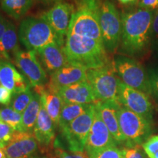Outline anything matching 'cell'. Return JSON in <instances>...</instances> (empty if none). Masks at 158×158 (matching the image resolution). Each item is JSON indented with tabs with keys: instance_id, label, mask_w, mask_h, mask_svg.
Here are the masks:
<instances>
[{
	"instance_id": "6da1fadb",
	"label": "cell",
	"mask_w": 158,
	"mask_h": 158,
	"mask_svg": "<svg viewBox=\"0 0 158 158\" xmlns=\"http://www.w3.org/2000/svg\"><path fill=\"white\" fill-rule=\"evenodd\" d=\"M155 10L138 7L122 13V49L132 56L145 54L152 43V22Z\"/></svg>"
},
{
	"instance_id": "7a4b0ae2",
	"label": "cell",
	"mask_w": 158,
	"mask_h": 158,
	"mask_svg": "<svg viewBox=\"0 0 158 158\" xmlns=\"http://www.w3.org/2000/svg\"><path fill=\"white\" fill-rule=\"evenodd\" d=\"M64 52L70 64L79 65L88 70L110 64L103 43L87 37L68 35Z\"/></svg>"
},
{
	"instance_id": "3957f363",
	"label": "cell",
	"mask_w": 158,
	"mask_h": 158,
	"mask_svg": "<svg viewBox=\"0 0 158 158\" xmlns=\"http://www.w3.org/2000/svg\"><path fill=\"white\" fill-rule=\"evenodd\" d=\"M100 0H77L68 35L94 39L103 43L100 24Z\"/></svg>"
},
{
	"instance_id": "277c9868",
	"label": "cell",
	"mask_w": 158,
	"mask_h": 158,
	"mask_svg": "<svg viewBox=\"0 0 158 158\" xmlns=\"http://www.w3.org/2000/svg\"><path fill=\"white\" fill-rule=\"evenodd\" d=\"M19 39L28 51L37 52L48 44L59 42L58 37L46 21L42 19L27 18L19 25Z\"/></svg>"
},
{
	"instance_id": "5b68a950",
	"label": "cell",
	"mask_w": 158,
	"mask_h": 158,
	"mask_svg": "<svg viewBox=\"0 0 158 158\" xmlns=\"http://www.w3.org/2000/svg\"><path fill=\"white\" fill-rule=\"evenodd\" d=\"M120 129L126 139V147L141 146L152 136V122L121 106L118 110Z\"/></svg>"
},
{
	"instance_id": "8992f818",
	"label": "cell",
	"mask_w": 158,
	"mask_h": 158,
	"mask_svg": "<svg viewBox=\"0 0 158 158\" xmlns=\"http://www.w3.org/2000/svg\"><path fill=\"white\" fill-rule=\"evenodd\" d=\"M86 78L98 101H118L119 78L112 63L101 68L88 69Z\"/></svg>"
},
{
	"instance_id": "52a82bcc",
	"label": "cell",
	"mask_w": 158,
	"mask_h": 158,
	"mask_svg": "<svg viewBox=\"0 0 158 158\" xmlns=\"http://www.w3.org/2000/svg\"><path fill=\"white\" fill-rule=\"evenodd\" d=\"M112 64L115 73L124 84L141 91L150 97L148 73L141 63L130 57L117 56Z\"/></svg>"
},
{
	"instance_id": "ba28073f",
	"label": "cell",
	"mask_w": 158,
	"mask_h": 158,
	"mask_svg": "<svg viewBox=\"0 0 158 158\" xmlns=\"http://www.w3.org/2000/svg\"><path fill=\"white\" fill-rule=\"evenodd\" d=\"M100 24L105 48L113 53L121 42L122 20L115 5L108 0L104 1L100 7Z\"/></svg>"
},
{
	"instance_id": "9c48e42d",
	"label": "cell",
	"mask_w": 158,
	"mask_h": 158,
	"mask_svg": "<svg viewBox=\"0 0 158 158\" xmlns=\"http://www.w3.org/2000/svg\"><path fill=\"white\" fill-rule=\"evenodd\" d=\"M95 105L90 104L87 110L61 130L70 151L84 152L93 123Z\"/></svg>"
},
{
	"instance_id": "30bf717a",
	"label": "cell",
	"mask_w": 158,
	"mask_h": 158,
	"mask_svg": "<svg viewBox=\"0 0 158 158\" xmlns=\"http://www.w3.org/2000/svg\"><path fill=\"white\" fill-rule=\"evenodd\" d=\"M118 102L134 113L153 122L154 107L149 96L141 91L131 88L118 80Z\"/></svg>"
},
{
	"instance_id": "8fae6325",
	"label": "cell",
	"mask_w": 158,
	"mask_h": 158,
	"mask_svg": "<svg viewBox=\"0 0 158 158\" xmlns=\"http://www.w3.org/2000/svg\"><path fill=\"white\" fill-rule=\"evenodd\" d=\"M15 64L32 87L44 86L47 74L35 51L18 50L14 53Z\"/></svg>"
},
{
	"instance_id": "7c38bea8",
	"label": "cell",
	"mask_w": 158,
	"mask_h": 158,
	"mask_svg": "<svg viewBox=\"0 0 158 158\" xmlns=\"http://www.w3.org/2000/svg\"><path fill=\"white\" fill-rule=\"evenodd\" d=\"M75 7L73 5L65 2L55 3L49 10L41 15L40 19L50 25L58 37L59 42L64 45L65 38L68 35L69 27Z\"/></svg>"
},
{
	"instance_id": "4fadbf2b",
	"label": "cell",
	"mask_w": 158,
	"mask_h": 158,
	"mask_svg": "<svg viewBox=\"0 0 158 158\" xmlns=\"http://www.w3.org/2000/svg\"><path fill=\"white\" fill-rule=\"evenodd\" d=\"M116 145L117 143L102 120L101 116L95 106L93 123L85 146L86 153L89 155L105 148L116 147Z\"/></svg>"
},
{
	"instance_id": "5bb4252c",
	"label": "cell",
	"mask_w": 158,
	"mask_h": 158,
	"mask_svg": "<svg viewBox=\"0 0 158 158\" xmlns=\"http://www.w3.org/2000/svg\"><path fill=\"white\" fill-rule=\"evenodd\" d=\"M38 143L32 133L15 131L4 148L7 158H34Z\"/></svg>"
},
{
	"instance_id": "9a60e30c",
	"label": "cell",
	"mask_w": 158,
	"mask_h": 158,
	"mask_svg": "<svg viewBox=\"0 0 158 158\" xmlns=\"http://www.w3.org/2000/svg\"><path fill=\"white\" fill-rule=\"evenodd\" d=\"M102 120L117 144H125L126 139L120 129L118 110L122 105L118 101H98L95 102Z\"/></svg>"
},
{
	"instance_id": "2e32d148",
	"label": "cell",
	"mask_w": 158,
	"mask_h": 158,
	"mask_svg": "<svg viewBox=\"0 0 158 158\" xmlns=\"http://www.w3.org/2000/svg\"><path fill=\"white\" fill-rule=\"evenodd\" d=\"M86 70L82 66L69 64L51 75V80L48 86L55 91H58L59 89L65 86L87 81Z\"/></svg>"
},
{
	"instance_id": "e0dca14e",
	"label": "cell",
	"mask_w": 158,
	"mask_h": 158,
	"mask_svg": "<svg viewBox=\"0 0 158 158\" xmlns=\"http://www.w3.org/2000/svg\"><path fill=\"white\" fill-rule=\"evenodd\" d=\"M43 68L51 75L55 71L70 64L64 52V45L57 42L48 44L36 52Z\"/></svg>"
},
{
	"instance_id": "ac0fdd59",
	"label": "cell",
	"mask_w": 158,
	"mask_h": 158,
	"mask_svg": "<svg viewBox=\"0 0 158 158\" xmlns=\"http://www.w3.org/2000/svg\"><path fill=\"white\" fill-rule=\"evenodd\" d=\"M57 92L64 103L93 104L98 102L87 81L61 88Z\"/></svg>"
},
{
	"instance_id": "d6986e66",
	"label": "cell",
	"mask_w": 158,
	"mask_h": 158,
	"mask_svg": "<svg viewBox=\"0 0 158 158\" xmlns=\"http://www.w3.org/2000/svg\"><path fill=\"white\" fill-rule=\"evenodd\" d=\"M0 83L13 94L30 89L27 78L9 61L0 60Z\"/></svg>"
},
{
	"instance_id": "ffe728a7",
	"label": "cell",
	"mask_w": 158,
	"mask_h": 158,
	"mask_svg": "<svg viewBox=\"0 0 158 158\" xmlns=\"http://www.w3.org/2000/svg\"><path fill=\"white\" fill-rule=\"evenodd\" d=\"M54 122L47 113L44 103L41 100L40 110L32 134L37 143L44 150L52 144L53 141H54Z\"/></svg>"
},
{
	"instance_id": "44dd1931",
	"label": "cell",
	"mask_w": 158,
	"mask_h": 158,
	"mask_svg": "<svg viewBox=\"0 0 158 158\" xmlns=\"http://www.w3.org/2000/svg\"><path fill=\"white\" fill-rule=\"evenodd\" d=\"M35 92H36L40 96V99L46 109L55 127L59 125V117L62 108L64 105L62 98H61L57 91L49 88L48 86H40L35 87Z\"/></svg>"
},
{
	"instance_id": "7402d4cb",
	"label": "cell",
	"mask_w": 158,
	"mask_h": 158,
	"mask_svg": "<svg viewBox=\"0 0 158 158\" xmlns=\"http://www.w3.org/2000/svg\"><path fill=\"white\" fill-rule=\"evenodd\" d=\"M18 39L16 29L13 23L7 21V28L2 37L0 40V60L9 61L10 59V53L16 51L18 48Z\"/></svg>"
},
{
	"instance_id": "603a6c76",
	"label": "cell",
	"mask_w": 158,
	"mask_h": 158,
	"mask_svg": "<svg viewBox=\"0 0 158 158\" xmlns=\"http://www.w3.org/2000/svg\"><path fill=\"white\" fill-rule=\"evenodd\" d=\"M40 96L36 92H34L32 100L22 113L23 132L30 133H33V130L36 123L40 110Z\"/></svg>"
},
{
	"instance_id": "cb8c5ba5",
	"label": "cell",
	"mask_w": 158,
	"mask_h": 158,
	"mask_svg": "<svg viewBox=\"0 0 158 158\" xmlns=\"http://www.w3.org/2000/svg\"><path fill=\"white\" fill-rule=\"evenodd\" d=\"M33 0H0L2 9L13 19H19L28 12Z\"/></svg>"
},
{
	"instance_id": "d4e9b609",
	"label": "cell",
	"mask_w": 158,
	"mask_h": 158,
	"mask_svg": "<svg viewBox=\"0 0 158 158\" xmlns=\"http://www.w3.org/2000/svg\"><path fill=\"white\" fill-rule=\"evenodd\" d=\"M90 104L64 103L61 110L58 127L61 130L68 126L77 117L84 113Z\"/></svg>"
},
{
	"instance_id": "484cf974",
	"label": "cell",
	"mask_w": 158,
	"mask_h": 158,
	"mask_svg": "<svg viewBox=\"0 0 158 158\" xmlns=\"http://www.w3.org/2000/svg\"><path fill=\"white\" fill-rule=\"evenodd\" d=\"M2 122H5L14 131L23 132L22 114L15 111L11 107L2 108L0 110Z\"/></svg>"
},
{
	"instance_id": "4316f807",
	"label": "cell",
	"mask_w": 158,
	"mask_h": 158,
	"mask_svg": "<svg viewBox=\"0 0 158 158\" xmlns=\"http://www.w3.org/2000/svg\"><path fill=\"white\" fill-rule=\"evenodd\" d=\"M33 96H34V92H31L30 89L13 94L10 107L15 111L22 114L28 105L30 103Z\"/></svg>"
},
{
	"instance_id": "83f0119b",
	"label": "cell",
	"mask_w": 158,
	"mask_h": 158,
	"mask_svg": "<svg viewBox=\"0 0 158 158\" xmlns=\"http://www.w3.org/2000/svg\"><path fill=\"white\" fill-rule=\"evenodd\" d=\"M89 158H124L122 149L110 147L98 150L88 155Z\"/></svg>"
},
{
	"instance_id": "f1b7e54d",
	"label": "cell",
	"mask_w": 158,
	"mask_h": 158,
	"mask_svg": "<svg viewBox=\"0 0 158 158\" xmlns=\"http://www.w3.org/2000/svg\"><path fill=\"white\" fill-rule=\"evenodd\" d=\"M148 78L150 86V97L158 101V67L148 70Z\"/></svg>"
},
{
	"instance_id": "f546056e",
	"label": "cell",
	"mask_w": 158,
	"mask_h": 158,
	"mask_svg": "<svg viewBox=\"0 0 158 158\" xmlns=\"http://www.w3.org/2000/svg\"><path fill=\"white\" fill-rule=\"evenodd\" d=\"M14 130L5 122H0V149H4L13 137Z\"/></svg>"
},
{
	"instance_id": "4dcf8cb0",
	"label": "cell",
	"mask_w": 158,
	"mask_h": 158,
	"mask_svg": "<svg viewBox=\"0 0 158 158\" xmlns=\"http://www.w3.org/2000/svg\"><path fill=\"white\" fill-rule=\"evenodd\" d=\"M122 149L124 158H147L142 146L124 147Z\"/></svg>"
},
{
	"instance_id": "1f68e13d",
	"label": "cell",
	"mask_w": 158,
	"mask_h": 158,
	"mask_svg": "<svg viewBox=\"0 0 158 158\" xmlns=\"http://www.w3.org/2000/svg\"><path fill=\"white\" fill-rule=\"evenodd\" d=\"M142 147L149 157L158 152V135H152L142 144Z\"/></svg>"
},
{
	"instance_id": "d6a6232c",
	"label": "cell",
	"mask_w": 158,
	"mask_h": 158,
	"mask_svg": "<svg viewBox=\"0 0 158 158\" xmlns=\"http://www.w3.org/2000/svg\"><path fill=\"white\" fill-rule=\"evenodd\" d=\"M56 158H89L84 152L69 151L66 152L61 149H56L55 152Z\"/></svg>"
},
{
	"instance_id": "836d02e7",
	"label": "cell",
	"mask_w": 158,
	"mask_h": 158,
	"mask_svg": "<svg viewBox=\"0 0 158 158\" xmlns=\"http://www.w3.org/2000/svg\"><path fill=\"white\" fill-rule=\"evenodd\" d=\"M13 94L5 86H0V104L4 106L10 105Z\"/></svg>"
},
{
	"instance_id": "e575fe53",
	"label": "cell",
	"mask_w": 158,
	"mask_h": 158,
	"mask_svg": "<svg viewBox=\"0 0 158 158\" xmlns=\"http://www.w3.org/2000/svg\"><path fill=\"white\" fill-rule=\"evenodd\" d=\"M152 42L158 46V9L155 11L152 22Z\"/></svg>"
},
{
	"instance_id": "d590c367",
	"label": "cell",
	"mask_w": 158,
	"mask_h": 158,
	"mask_svg": "<svg viewBox=\"0 0 158 158\" xmlns=\"http://www.w3.org/2000/svg\"><path fill=\"white\" fill-rule=\"evenodd\" d=\"M138 7L140 8L156 10L158 9V0H138Z\"/></svg>"
},
{
	"instance_id": "8d00e7d4",
	"label": "cell",
	"mask_w": 158,
	"mask_h": 158,
	"mask_svg": "<svg viewBox=\"0 0 158 158\" xmlns=\"http://www.w3.org/2000/svg\"><path fill=\"white\" fill-rule=\"evenodd\" d=\"M7 21L0 13V40L2 39L4 33H5L6 28H7Z\"/></svg>"
},
{
	"instance_id": "74e56055",
	"label": "cell",
	"mask_w": 158,
	"mask_h": 158,
	"mask_svg": "<svg viewBox=\"0 0 158 158\" xmlns=\"http://www.w3.org/2000/svg\"><path fill=\"white\" fill-rule=\"evenodd\" d=\"M120 3L124 5H135L138 2V0H118Z\"/></svg>"
},
{
	"instance_id": "f35d334b",
	"label": "cell",
	"mask_w": 158,
	"mask_h": 158,
	"mask_svg": "<svg viewBox=\"0 0 158 158\" xmlns=\"http://www.w3.org/2000/svg\"><path fill=\"white\" fill-rule=\"evenodd\" d=\"M45 3H52V2H62V0H40Z\"/></svg>"
},
{
	"instance_id": "ab89813d",
	"label": "cell",
	"mask_w": 158,
	"mask_h": 158,
	"mask_svg": "<svg viewBox=\"0 0 158 158\" xmlns=\"http://www.w3.org/2000/svg\"><path fill=\"white\" fill-rule=\"evenodd\" d=\"M149 158H158V152H156L155 154H154L152 156H150Z\"/></svg>"
},
{
	"instance_id": "60d3db41",
	"label": "cell",
	"mask_w": 158,
	"mask_h": 158,
	"mask_svg": "<svg viewBox=\"0 0 158 158\" xmlns=\"http://www.w3.org/2000/svg\"><path fill=\"white\" fill-rule=\"evenodd\" d=\"M34 158H48V157H35ZM51 158V157H50Z\"/></svg>"
},
{
	"instance_id": "b9f144b4",
	"label": "cell",
	"mask_w": 158,
	"mask_h": 158,
	"mask_svg": "<svg viewBox=\"0 0 158 158\" xmlns=\"http://www.w3.org/2000/svg\"><path fill=\"white\" fill-rule=\"evenodd\" d=\"M2 121V120H1V116H0V122H1Z\"/></svg>"
},
{
	"instance_id": "7bdbcfd3",
	"label": "cell",
	"mask_w": 158,
	"mask_h": 158,
	"mask_svg": "<svg viewBox=\"0 0 158 158\" xmlns=\"http://www.w3.org/2000/svg\"><path fill=\"white\" fill-rule=\"evenodd\" d=\"M0 85H1V83H0Z\"/></svg>"
}]
</instances>
